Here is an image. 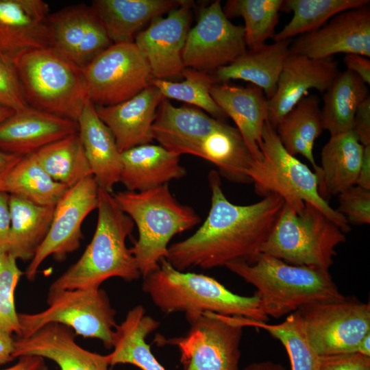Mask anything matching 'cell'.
Here are the masks:
<instances>
[{"label":"cell","instance_id":"obj_1","mask_svg":"<svg viewBox=\"0 0 370 370\" xmlns=\"http://www.w3.org/2000/svg\"><path fill=\"white\" fill-rule=\"evenodd\" d=\"M208 178L211 206L206 220L192 236L168 248L166 259L181 271L251 260L260 253L284 204L275 194L249 205L234 204L223 192L219 173L212 170Z\"/></svg>","mask_w":370,"mask_h":370},{"label":"cell","instance_id":"obj_2","mask_svg":"<svg viewBox=\"0 0 370 370\" xmlns=\"http://www.w3.org/2000/svg\"><path fill=\"white\" fill-rule=\"evenodd\" d=\"M225 267L256 288L255 295L268 317L278 319L309 304L345 298L329 271L291 264L264 253Z\"/></svg>","mask_w":370,"mask_h":370},{"label":"cell","instance_id":"obj_3","mask_svg":"<svg viewBox=\"0 0 370 370\" xmlns=\"http://www.w3.org/2000/svg\"><path fill=\"white\" fill-rule=\"evenodd\" d=\"M143 278V291L167 314L183 312L188 319L214 312L260 322L269 319L256 295L235 294L213 278L176 269L166 258Z\"/></svg>","mask_w":370,"mask_h":370},{"label":"cell","instance_id":"obj_4","mask_svg":"<svg viewBox=\"0 0 370 370\" xmlns=\"http://www.w3.org/2000/svg\"><path fill=\"white\" fill-rule=\"evenodd\" d=\"M98 219L93 237L79 260L60 275L49 291L99 288L106 280H138L136 260L126 245L134 223L116 203L112 194L99 187Z\"/></svg>","mask_w":370,"mask_h":370},{"label":"cell","instance_id":"obj_5","mask_svg":"<svg viewBox=\"0 0 370 370\" xmlns=\"http://www.w3.org/2000/svg\"><path fill=\"white\" fill-rule=\"evenodd\" d=\"M112 196L137 227L138 238L130 250L143 278L166 258L169 243L174 236L200 222L191 207L174 197L168 184L143 191H120Z\"/></svg>","mask_w":370,"mask_h":370},{"label":"cell","instance_id":"obj_6","mask_svg":"<svg viewBox=\"0 0 370 370\" xmlns=\"http://www.w3.org/2000/svg\"><path fill=\"white\" fill-rule=\"evenodd\" d=\"M261 139L262 158L254 160L247 171L256 193L263 197L278 195L295 210L301 209L305 202L310 203L344 233L349 232L346 219L320 196L315 173L286 151L268 121L263 126Z\"/></svg>","mask_w":370,"mask_h":370},{"label":"cell","instance_id":"obj_7","mask_svg":"<svg viewBox=\"0 0 370 370\" xmlns=\"http://www.w3.org/2000/svg\"><path fill=\"white\" fill-rule=\"evenodd\" d=\"M14 65L29 106L77 121L88 99L83 69L51 47L27 52Z\"/></svg>","mask_w":370,"mask_h":370},{"label":"cell","instance_id":"obj_8","mask_svg":"<svg viewBox=\"0 0 370 370\" xmlns=\"http://www.w3.org/2000/svg\"><path fill=\"white\" fill-rule=\"evenodd\" d=\"M340 227L319 209L305 202L295 210L284 202L260 252L298 266L329 271L336 247L346 241Z\"/></svg>","mask_w":370,"mask_h":370},{"label":"cell","instance_id":"obj_9","mask_svg":"<svg viewBox=\"0 0 370 370\" xmlns=\"http://www.w3.org/2000/svg\"><path fill=\"white\" fill-rule=\"evenodd\" d=\"M47 302L48 307L42 311L18 314V337H27L47 323H57L77 334L100 340L108 349L112 347L116 310L103 289L49 291Z\"/></svg>","mask_w":370,"mask_h":370},{"label":"cell","instance_id":"obj_10","mask_svg":"<svg viewBox=\"0 0 370 370\" xmlns=\"http://www.w3.org/2000/svg\"><path fill=\"white\" fill-rule=\"evenodd\" d=\"M186 320L190 329L186 335H156L154 342L177 347L184 370H238L244 327L236 317L204 312Z\"/></svg>","mask_w":370,"mask_h":370},{"label":"cell","instance_id":"obj_11","mask_svg":"<svg viewBox=\"0 0 370 370\" xmlns=\"http://www.w3.org/2000/svg\"><path fill=\"white\" fill-rule=\"evenodd\" d=\"M87 98L97 106L124 102L149 86L150 66L134 42L112 44L84 69Z\"/></svg>","mask_w":370,"mask_h":370},{"label":"cell","instance_id":"obj_12","mask_svg":"<svg viewBox=\"0 0 370 370\" xmlns=\"http://www.w3.org/2000/svg\"><path fill=\"white\" fill-rule=\"evenodd\" d=\"M310 345L319 356L357 352L370 332V304L346 297L299 309Z\"/></svg>","mask_w":370,"mask_h":370},{"label":"cell","instance_id":"obj_13","mask_svg":"<svg viewBox=\"0 0 370 370\" xmlns=\"http://www.w3.org/2000/svg\"><path fill=\"white\" fill-rule=\"evenodd\" d=\"M247 50L244 27L225 16L221 1L201 8L182 51L185 68L206 72L227 66Z\"/></svg>","mask_w":370,"mask_h":370},{"label":"cell","instance_id":"obj_14","mask_svg":"<svg viewBox=\"0 0 370 370\" xmlns=\"http://www.w3.org/2000/svg\"><path fill=\"white\" fill-rule=\"evenodd\" d=\"M99 204V186L92 175L69 188L55 206L49 232L24 274L34 280L43 261L50 256L62 260L77 250L82 239V225Z\"/></svg>","mask_w":370,"mask_h":370},{"label":"cell","instance_id":"obj_15","mask_svg":"<svg viewBox=\"0 0 370 370\" xmlns=\"http://www.w3.org/2000/svg\"><path fill=\"white\" fill-rule=\"evenodd\" d=\"M193 1H180L166 17L153 18L134 42L146 58L153 78L182 76L185 69L182 51L192 18Z\"/></svg>","mask_w":370,"mask_h":370},{"label":"cell","instance_id":"obj_16","mask_svg":"<svg viewBox=\"0 0 370 370\" xmlns=\"http://www.w3.org/2000/svg\"><path fill=\"white\" fill-rule=\"evenodd\" d=\"M290 54L312 59L336 53L358 54L370 58L369 4L341 12L320 28L293 40Z\"/></svg>","mask_w":370,"mask_h":370},{"label":"cell","instance_id":"obj_17","mask_svg":"<svg viewBox=\"0 0 370 370\" xmlns=\"http://www.w3.org/2000/svg\"><path fill=\"white\" fill-rule=\"evenodd\" d=\"M49 14L42 0H0V57L14 64L27 52L51 47Z\"/></svg>","mask_w":370,"mask_h":370},{"label":"cell","instance_id":"obj_18","mask_svg":"<svg viewBox=\"0 0 370 370\" xmlns=\"http://www.w3.org/2000/svg\"><path fill=\"white\" fill-rule=\"evenodd\" d=\"M49 20L51 48L81 69L112 45L92 5L64 8Z\"/></svg>","mask_w":370,"mask_h":370},{"label":"cell","instance_id":"obj_19","mask_svg":"<svg viewBox=\"0 0 370 370\" xmlns=\"http://www.w3.org/2000/svg\"><path fill=\"white\" fill-rule=\"evenodd\" d=\"M340 73L338 64L333 57L312 59L290 54L280 73L277 88L268 100V121L276 127L282 119L310 89L321 93L330 86Z\"/></svg>","mask_w":370,"mask_h":370},{"label":"cell","instance_id":"obj_20","mask_svg":"<svg viewBox=\"0 0 370 370\" xmlns=\"http://www.w3.org/2000/svg\"><path fill=\"white\" fill-rule=\"evenodd\" d=\"M75 332L64 325L47 323L27 337L14 342V358L38 356L55 362L61 370H109L106 355L86 350L75 340Z\"/></svg>","mask_w":370,"mask_h":370},{"label":"cell","instance_id":"obj_21","mask_svg":"<svg viewBox=\"0 0 370 370\" xmlns=\"http://www.w3.org/2000/svg\"><path fill=\"white\" fill-rule=\"evenodd\" d=\"M222 123L196 108L175 107L163 97L152 125V137L160 146L180 156H197L203 141Z\"/></svg>","mask_w":370,"mask_h":370},{"label":"cell","instance_id":"obj_22","mask_svg":"<svg viewBox=\"0 0 370 370\" xmlns=\"http://www.w3.org/2000/svg\"><path fill=\"white\" fill-rule=\"evenodd\" d=\"M77 132V122L29 106L0 125V150L25 156Z\"/></svg>","mask_w":370,"mask_h":370},{"label":"cell","instance_id":"obj_23","mask_svg":"<svg viewBox=\"0 0 370 370\" xmlns=\"http://www.w3.org/2000/svg\"><path fill=\"white\" fill-rule=\"evenodd\" d=\"M162 98L160 92L149 84L121 103L95 106L99 117L112 132L121 153L153 140L151 127Z\"/></svg>","mask_w":370,"mask_h":370},{"label":"cell","instance_id":"obj_24","mask_svg":"<svg viewBox=\"0 0 370 370\" xmlns=\"http://www.w3.org/2000/svg\"><path fill=\"white\" fill-rule=\"evenodd\" d=\"M210 93L235 123L254 159L260 160L262 132L268 121V99L263 91L254 85L241 87L222 83L214 84Z\"/></svg>","mask_w":370,"mask_h":370},{"label":"cell","instance_id":"obj_25","mask_svg":"<svg viewBox=\"0 0 370 370\" xmlns=\"http://www.w3.org/2000/svg\"><path fill=\"white\" fill-rule=\"evenodd\" d=\"M77 123L92 175L100 188L112 194L114 186L120 182L122 169L121 153L115 138L88 99Z\"/></svg>","mask_w":370,"mask_h":370},{"label":"cell","instance_id":"obj_26","mask_svg":"<svg viewBox=\"0 0 370 370\" xmlns=\"http://www.w3.org/2000/svg\"><path fill=\"white\" fill-rule=\"evenodd\" d=\"M120 182L128 191H143L168 184L186 174L180 156L159 145L145 144L121 153Z\"/></svg>","mask_w":370,"mask_h":370},{"label":"cell","instance_id":"obj_27","mask_svg":"<svg viewBox=\"0 0 370 370\" xmlns=\"http://www.w3.org/2000/svg\"><path fill=\"white\" fill-rule=\"evenodd\" d=\"M364 147L353 130L330 136L321 151V166L314 171L323 199L328 201L356 185Z\"/></svg>","mask_w":370,"mask_h":370},{"label":"cell","instance_id":"obj_28","mask_svg":"<svg viewBox=\"0 0 370 370\" xmlns=\"http://www.w3.org/2000/svg\"><path fill=\"white\" fill-rule=\"evenodd\" d=\"M291 38L248 49L232 64L214 71V82L241 79L260 88L269 100L275 94L284 63L290 55Z\"/></svg>","mask_w":370,"mask_h":370},{"label":"cell","instance_id":"obj_29","mask_svg":"<svg viewBox=\"0 0 370 370\" xmlns=\"http://www.w3.org/2000/svg\"><path fill=\"white\" fill-rule=\"evenodd\" d=\"M175 0H95L96 12L112 44L134 42L136 32L178 5Z\"/></svg>","mask_w":370,"mask_h":370},{"label":"cell","instance_id":"obj_30","mask_svg":"<svg viewBox=\"0 0 370 370\" xmlns=\"http://www.w3.org/2000/svg\"><path fill=\"white\" fill-rule=\"evenodd\" d=\"M159 322L147 314L143 306L132 308L116 326L112 352L106 355L110 366L133 365L141 370H166L156 358L147 337L159 327Z\"/></svg>","mask_w":370,"mask_h":370},{"label":"cell","instance_id":"obj_31","mask_svg":"<svg viewBox=\"0 0 370 370\" xmlns=\"http://www.w3.org/2000/svg\"><path fill=\"white\" fill-rule=\"evenodd\" d=\"M9 195L11 225L8 253L16 260L31 261L49 232L55 206H39Z\"/></svg>","mask_w":370,"mask_h":370},{"label":"cell","instance_id":"obj_32","mask_svg":"<svg viewBox=\"0 0 370 370\" xmlns=\"http://www.w3.org/2000/svg\"><path fill=\"white\" fill-rule=\"evenodd\" d=\"M277 134L286 151L295 156L300 154L312 166L316 164L313 148L323 131L320 101L315 95H308L282 119L275 127Z\"/></svg>","mask_w":370,"mask_h":370},{"label":"cell","instance_id":"obj_33","mask_svg":"<svg viewBox=\"0 0 370 370\" xmlns=\"http://www.w3.org/2000/svg\"><path fill=\"white\" fill-rule=\"evenodd\" d=\"M197 156L215 164L230 181L251 183L247 171L254 159L236 127L222 123L203 141Z\"/></svg>","mask_w":370,"mask_h":370},{"label":"cell","instance_id":"obj_34","mask_svg":"<svg viewBox=\"0 0 370 370\" xmlns=\"http://www.w3.org/2000/svg\"><path fill=\"white\" fill-rule=\"evenodd\" d=\"M367 86L349 71L340 73L323 97V130L330 136L352 130L356 110L369 95Z\"/></svg>","mask_w":370,"mask_h":370},{"label":"cell","instance_id":"obj_35","mask_svg":"<svg viewBox=\"0 0 370 370\" xmlns=\"http://www.w3.org/2000/svg\"><path fill=\"white\" fill-rule=\"evenodd\" d=\"M34 155L51 178L67 188L92 175L78 132L40 148Z\"/></svg>","mask_w":370,"mask_h":370},{"label":"cell","instance_id":"obj_36","mask_svg":"<svg viewBox=\"0 0 370 370\" xmlns=\"http://www.w3.org/2000/svg\"><path fill=\"white\" fill-rule=\"evenodd\" d=\"M68 188L51 178L33 153L23 156L12 169L3 192L39 206H56Z\"/></svg>","mask_w":370,"mask_h":370},{"label":"cell","instance_id":"obj_37","mask_svg":"<svg viewBox=\"0 0 370 370\" xmlns=\"http://www.w3.org/2000/svg\"><path fill=\"white\" fill-rule=\"evenodd\" d=\"M369 0H286L281 10L293 12L291 21L273 40L289 39L313 32L325 25L336 14L369 4Z\"/></svg>","mask_w":370,"mask_h":370},{"label":"cell","instance_id":"obj_38","mask_svg":"<svg viewBox=\"0 0 370 370\" xmlns=\"http://www.w3.org/2000/svg\"><path fill=\"white\" fill-rule=\"evenodd\" d=\"M284 0H229L223 12L230 19L241 16L245 22V40L248 49L258 48L275 35Z\"/></svg>","mask_w":370,"mask_h":370},{"label":"cell","instance_id":"obj_39","mask_svg":"<svg viewBox=\"0 0 370 370\" xmlns=\"http://www.w3.org/2000/svg\"><path fill=\"white\" fill-rule=\"evenodd\" d=\"M238 320L243 327L263 329L279 340L287 352L291 370H319V356L310 345L298 311L289 314L282 323L275 325L242 317H238Z\"/></svg>","mask_w":370,"mask_h":370},{"label":"cell","instance_id":"obj_40","mask_svg":"<svg viewBox=\"0 0 370 370\" xmlns=\"http://www.w3.org/2000/svg\"><path fill=\"white\" fill-rule=\"evenodd\" d=\"M185 80L175 82L151 77L149 84L154 86L166 99L184 101L202 109L212 117L223 121L227 117L210 95L214 84L213 77L206 72L185 68L182 73Z\"/></svg>","mask_w":370,"mask_h":370},{"label":"cell","instance_id":"obj_41","mask_svg":"<svg viewBox=\"0 0 370 370\" xmlns=\"http://www.w3.org/2000/svg\"><path fill=\"white\" fill-rule=\"evenodd\" d=\"M23 273L16 259L9 253L0 254V328L21 335L18 313L15 309L14 291Z\"/></svg>","mask_w":370,"mask_h":370},{"label":"cell","instance_id":"obj_42","mask_svg":"<svg viewBox=\"0 0 370 370\" xmlns=\"http://www.w3.org/2000/svg\"><path fill=\"white\" fill-rule=\"evenodd\" d=\"M336 210L349 224L370 223V190L354 185L338 195Z\"/></svg>","mask_w":370,"mask_h":370},{"label":"cell","instance_id":"obj_43","mask_svg":"<svg viewBox=\"0 0 370 370\" xmlns=\"http://www.w3.org/2000/svg\"><path fill=\"white\" fill-rule=\"evenodd\" d=\"M0 104L16 112L29 107L14 65L0 57Z\"/></svg>","mask_w":370,"mask_h":370},{"label":"cell","instance_id":"obj_44","mask_svg":"<svg viewBox=\"0 0 370 370\" xmlns=\"http://www.w3.org/2000/svg\"><path fill=\"white\" fill-rule=\"evenodd\" d=\"M319 370H370V356L358 352L319 356Z\"/></svg>","mask_w":370,"mask_h":370},{"label":"cell","instance_id":"obj_45","mask_svg":"<svg viewBox=\"0 0 370 370\" xmlns=\"http://www.w3.org/2000/svg\"><path fill=\"white\" fill-rule=\"evenodd\" d=\"M353 132L363 145H370V96L358 107L354 119Z\"/></svg>","mask_w":370,"mask_h":370},{"label":"cell","instance_id":"obj_46","mask_svg":"<svg viewBox=\"0 0 370 370\" xmlns=\"http://www.w3.org/2000/svg\"><path fill=\"white\" fill-rule=\"evenodd\" d=\"M9 194L0 192V254L8 253L10 232Z\"/></svg>","mask_w":370,"mask_h":370},{"label":"cell","instance_id":"obj_47","mask_svg":"<svg viewBox=\"0 0 370 370\" xmlns=\"http://www.w3.org/2000/svg\"><path fill=\"white\" fill-rule=\"evenodd\" d=\"M343 62L347 70L357 75L367 85H370V60L358 54H345Z\"/></svg>","mask_w":370,"mask_h":370},{"label":"cell","instance_id":"obj_48","mask_svg":"<svg viewBox=\"0 0 370 370\" xmlns=\"http://www.w3.org/2000/svg\"><path fill=\"white\" fill-rule=\"evenodd\" d=\"M23 157L0 150V192H3L9 173Z\"/></svg>","mask_w":370,"mask_h":370},{"label":"cell","instance_id":"obj_49","mask_svg":"<svg viewBox=\"0 0 370 370\" xmlns=\"http://www.w3.org/2000/svg\"><path fill=\"white\" fill-rule=\"evenodd\" d=\"M11 333L0 328V365H4L14 359V340Z\"/></svg>","mask_w":370,"mask_h":370},{"label":"cell","instance_id":"obj_50","mask_svg":"<svg viewBox=\"0 0 370 370\" xmlns=\"http://www.w3.org/2000/svg\"><path fill=\"white\" fill-rule=\"evenodd\" d=\"M356 186L370 190V145L365 146Z\"/></svg>","mask_w":370,"mask_h":370},{"label":"cell","instance_id":"obj_51","mask_svg":"<svg viewBox=\"0 0 370 370\" xmlns=\"http://www.w3.org/2000/svg\"><path fill=\"white\" fill-rule=\"evenodd\" d=\"M44 358L38 356L20 357V360L13 366L1 370H38L43 365Z\"/></svg>","mask_w":370,"mask_h":370},{"label":"cell","instance_id":"obj_52","mask_svg":"<svg viewBox=\"0 0 370 370\" xmlns=\"http://www.w3.org/2000/svg\"><path fill=\"white\" fill-rule=\"evenodd\" d=\"M244 370H286L279 364L271 361H264L252 363L245 368Z\"/></svg>","mask_w":370,"mask_h":370},{"label":"cell","instance_id":"obj_53","mask_svg":"<svg viewBox=\"0 0 370 370\" xmlns=\"http://www.w3.org/2000/svg\"><path fill=\"white\" fill-rule=\"evenodd\" d=\"M357 352L370 356V332L367 334L360 341Z\"/></svg>","mask_w":370,"mask_h":370},{"label":"cell","instance_id":"obj_54","mask_svg":"<svg viewBox=\"0 0 370 370\" xmlns=\"http://www.w3.org/2000/svg\"><path fill=\"white\" fill-rule=\"evenodd\" d=\"M15 112L0 104V125L11 116Z\"/></svg>","mask_w":370,"mask_h":370},{"label":"cell","instance_id":"obj_55","mask_svg":"<svg viewBox=\"0 0 370 370\" xmlns=\"http://www.w3.org/2000/svg\"><path fill=\"white\" fill-rule=\"evenodd\" d=\"M38 370H49V368L47 367V366L44 364Z\"/></svg>","mask_w":370,"mask_h":370}]
</instances>
